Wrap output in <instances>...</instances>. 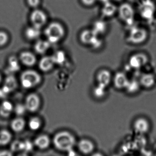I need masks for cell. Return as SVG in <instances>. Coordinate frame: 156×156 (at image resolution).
I'll list each match as a JSON object with an SVG mask.
<instances>
[{"label":"cell","instance_id":"6da1fadb","mask_svg":"<svg viewBox=\"0 0 156 156\" xmlns=\"http://www.w3.org/2000/svg\"><path fill=\"white\" fill-rule=\"evenodd\" d=\"M53 143L55 148L59 151L68 152L73 149L76 145V138L68 131H60L54 135Z\"/></svg>","mask_w":156,"mask_h":156},{"label":"cell","instance_id":"bcb514c9","mask_svg":"<svg viewBox=\"0 0 156 156\" xmlns=\"http://www.w3.org/2000/svg\"></svg>","mask_w":156,"mask_h":156},{"label":"cell","instance_id":"2e32d148","mask_svg":"<svg viewBox=\"0 0 156 156\" xmlns=\"http://www.w3.org/2000/svg\"><path fill=\"white\" fill-rule=\"evenodd\" d=\"M19 60L24 66L31 67L36 64L37 59L33 53L29 51H24L20 54Z\"/></svg>","mask_w":156,"mask_h":156},{"label":"cell","instance_id":"9c48e42d","mask_svg":"<svg viewBox=\"0 0 156 156\" xmlns=\"http://www.w3.org/2000/svg\"><path fill=\"white\" fill-rule=\"evenodd\" d=\"M24 105L27 111L30 112H35L40 107V98L36 94H30L26 98Z\"/></svg>","mask_w":156,"mask_h":156},{"label":"cell","instance_id":"d4e9b609","mask_svg":"<svg viewBox=\"0 0 156 156\" xmlns=\"http://www.w3.org/2000/svg\"><path fill=\"white\" fill-rule=\"evenodd\" d=\"M12 134L8 130L2 129L0 131V146L7 145L12 140Z\"/></svg>","mask_w":156,"mask_h":156},{"label":"cell","instance_id":"52a82bcc","mask_svg":"<svg viewBox=\"0 0 156 156\" xmlns=\"http://www.w3.org/2000/svg\"><path fill=\"white\" fill-rule=\"evenodd\" d=\"M30 21L32 26L41 29L46 23L47 16L45 13L40 9H36L30 15Z\"/></svg>","mask_w":156,"mask_h":156},{"label":"cell","instance_id":"3957f363","mask_svg":"<svg viewBox=\"0 0 156 156\" xmlns=\"http://www.w3.org/2000/svg\"><path fill=\"white\" fill-rule=\"evenodd\" d=\"M42 81L41 76L34 70H25L20 76V82L23 88L30 89L38 85Z\"/></svg>","mask_w":156,"mask_h":156},{"label":"cell","instance_id":"1f68e13d","mask_svg":"<svg viewBox=\"0 0 156 156\" xmlns=\"http://www.w3.org/2000/svg\"><path fill=\"white\" fill-rule=\"evenodd\" d=\"M24 142L15 140L13 141L11 144V150L12 152H19V151H24Z\"/></svg>","mask_w":156,"mask_h":156},{"label":"cell","instance_id":"cb8c5ba5","mask_svg":"<svg viewBox=\"0 0 156 156\" xmlns=\"http://www.w3.org/2000/svg\"><path fill=\"white\" fill-rule=\"evenodd\" d=\"M117 7L116 5L110 2L105 3L102 8V14L105 17H111L116 12Z\"/></svg>","mask_w":156,"mask_h":156},{"label":"cell","instance_id":"30bf717a","mask_svg":"<svg viewBox=\"0 0 156 156\" xmlns=\"http://www.w3.org/2000/svg\"><path fill=\"white\" fill-rule=\"evenodd\" d=\"M150 128V123L146 118L139 117L134 122L133 129L137 133L144 134L149 132Z\"/></svg>","mask_w":156,"mask_h":156},{"label":"cell","instance_id":"8fae6325","mask_svg":"<svg viewBox=\"0 0 156 156\" xmlns=\"http://www.w3.org/2000/svg\"><path fill=\"white\" fill-rule=\"evenodd\" d=\"M78 147L81 153L83 154L88 155L93 153L95 149V145L90 140L83 138L78 142Z\"/></svg>","mask_w":156,"mask_h":156},{"label":"cell","instance_id":"484cf974","mask_svg":"<svg viewBox=\"0 0 156 156\" xmlns=\"http://www.w3.org/2000/svg\"><path fill=\"white\" fill-rule=\"evenodd\" d=\"M92 30L97 35L101 34L106 32L107 30V25L104 21L98 20L93 24Z\"/></svg>","mask_w":156,"mask_h":156},{"label":"cell","instance_id":"7c38bea8","mask_svg":"<svg viewBox=\"0 0 156 156\" xmlns=\"http://www.w3.org/2000/svg\"><path fill=\"white\" fill-rule=\"evenodd\" d=\"M112 77L111 72L107 69H102L97 75L98 84L107 88L112 81Z\"/></svg>","mask_w":156,"mask_h":156},{"label":"cell","instance_id":"f6af8a7d","mask_svg":"<svg viewBox=\"0 0 156 156\" xmlns=\"http://www.w3.org/2000/svg\"></svg>","mask_w":156,"mask_h":156},{"label":"cell","instance_id":"f546056e","mask_svg":"<svg viewBox=\"0 0 156 156\" xmlns=\"http://www.w3.org/2000/svg\"><path fill=\"white\" fill-rule=\"evenodd\" d=\"M51 57L55 64L61 65L64 64L66 61V56L65 52L61 50L55 52Z\"/></svg>","mask_w":156,"mask_h":156},{"label":"cell","instance_id":"ab89813d","mask_svg":"<svg viewBox=\"0 0 156 156\" xmlns=\"http://www.w3.org/2000/svg\"><path fill=\"white\" fill-rule=\"evenodd\" d=\"M91 156H104L103 154L100 153H95L93 154Z\"/></svg>","mask_w":156,"mask_h":156},{"label":"cell","instance_id":"7402d4cb","mask_svg":"<svg viewBox=\"0 0 156 156\" xmlns=\"http://www.w3.org/2000/svg\"><path fill=\"white\" fill-rule=\"evenodd\" d=\"M40 35L41 29L33 26L27 27L25 31V35L28 40H36L39 37Z\"/></svg>","mask_w":156,"mask_h":156},{"label":"cell","instance_id":"7bdbcfd3","mask_svg":"<svg viewBox=\"0 0 156 156\" xmlns=\"http://www.w3.org/2000/svg\"><path fill=\"white\" fill-rule=\"evenodd\" d=\"M114 1H122V0H114Z\"/></svg>","mask_w":156,"mask_h":156},{"label":"cell","instance_id":"4fadbf2b","mask_svg":"<svg viewBox=\"0 0 156 156\" xmlns=\"http://www.w3.org/2000/svg\"><path fill=\"white\" fill-rule=\"evenodd\" d=\"M147 57L143 54H136L133 55L130 58L129 63L132 67L138 69L143 66L147 63Z\"/></svg>","mask_w":156,"mask_h":156},{"label":"cell","instance_id":"e0dca14e","mask_svg":"<svg viewBox=\"0 0 156 156\" xmlns=\"http://www.w3.org/2000/svg\"><path fill=\"white\" fill-rule=\"evenodd\" d=\"M51 56H45L42 58L38 63L39 69L44 72H48L53 69L55 65Z\"/></svg>","mask_w":156,"mask_h":156},{"label":"cell","instance_id":"d6986e66","mask_svg":"<svg viewBox=\"0 0 156 156\" xmlns=\"http://www.w3.org/2000/svg\"><path fill=\"white\" fill-rule=\"evenodd\" d=\"M13 104L8 101H3L0 105V115L3 118H7L13 112Z\"/></svg>","mask_w":156,"mask_h":156},{"label":"cell","instance_id":"277c9868","mask_svg":"<svg viewBox=\"0 0 156 156\" xmlns=\"http://www.w3.org/2000/svg\"><path fill=\"white\" fill-rule=\"evenodd\" d=\"M139 13L144 19L148 21L154 19L156 6L152 0H143L138 7Z\"/></svg>","mask_w":156,"mask_h":156},{"label":"cell","instance_id":"b9f144b4","mask_svg":"<svg viewBox=\"0 0 156 156\" xmlns=\"http://www.w3.org/2000/svg\"><path fill=\"white\" fill-rule=\"evenodd\" d=\"M2 76H1V75H0V83H1V81H2Z\"/></svg>","mask_w":156,"mask_h":156},{"label":"cell","instance_id":"74e56055","mask_svg":"<svg viewBox=\"0 0 156 156\" xmlns=\"http://www.w3.org/2000/svg\"><path fill=\"white\" fill-rule=\"evenodd\" d=\"M67 153H68L67 156H81L77 152L73 151V149L67 152Z\"/></svg>","mask_w":156,"mask_h":156},{"label":"cell","instance_id":"ba28073f","mask_svg":"<svg viewBox=\"0 0 156 156\" xmlns=\"http://www.w3.org/2000/svg\"><path fill=\"white\" fill-rule=\"evenodd\" d=\"M147 33L145 29L140 27H134L131 29L129 34L130 42L133 44H140L146 40Z\"/></svg>","mask_w":156,"mask_h":156},{"label":"cell","instance_id":"ffe728a7","mask_svg":"<svg viewBox=\"0 0 156 156\" xmlns=\"http://www.w3.org/2000/svg\"><path fill=\"white\" fill-rule=\"evenodd\" d=\"M17 86V81L13 76H10L5 79L4 84L3 86L2 90L7 94L13 91Z\"/></svg>","mask_w":156,"mask_h":156},{"label":"cell","instance_id":"44dd1931","mask_svg":"<svg viewBox=\"0 0 156 156\" xmlns=\"http://www.w3.org/2000/svg\"><path fill=\"white\" fill-rule=\"evenodd\" d=\"M154 76L150 73H145L141 76L139 80L140 84L146 88H150L155 83Z\"/></svg>","mask_w":156,"mask_h":156},{"label":"cell","instance_id":"83f0119b","mask_svg":"<svg viewBox=\"0 0 156 156\" xmlns=\"http://www.w3.org/2000/svg\"><path fill=\"white\" fill-rule=\"evenodd\" d=\"M140 84L139 81L137 80H129L128 83L125 87V90L127 91V92L129 93L133 94L138 91L140 88Z\"/></svg>","mask_w":156,"mask_h":156},{"label":"cell","instance_id":"4316f807","mask_svg":"<svg viewBox=\"0 0 156 156\" xmlns=\"http://www.w3.org/2000/svg\"><path fill=\"white\" fill-rule=\"evenodd\" d=\"M20 68V63L18 59L15 56L10 57L8 59V70L14 73L18 71Z\"/></svg>","mask_w":156,"mask_h":156},{"label":"cell","instance_id":"ac0fdd59","mask_svg":"<svg viewBox=\"0 0 156 156\" xmlns=\"http://www.w3.org/2000/svg\"><path fill=\"white\" fill-rule=\"evenodd\" d=\"M25 126V121L20 116H18L13 119L10 123L11 129L16 133H20L23 132Z\"/></svg>","mask_w":156,"mask_h":156},{"label":"cell","instance_id":"60d3db41","mask_svg":"<svg viewBox=\"0 0 156 156\" xmlns=\"http://www.w3.org/2000/svg\"><path fill=\"white\" fill-rule=\"evenodd\" d=\"M100 1H101L105 3L107 2H109L110 0H100Z\"/></svg>","mask_w":156,"mask_h":156},{"label":"cell","instance_id":"9a60e30c","mask_svg":"<svg viewBox=\"0 0 156 156\" xmlns=\"http://www.w3.org/2000/svg\"><path fill=\"white\" fill-rule=\"evenodd\" d=\"M129 79L125 73L118 72L112 78V81L115 88L118 89H125Z\"/></svg>","mask_w":156,"mask_h":156},{"label":"cell","instance_id":"7a4b0ae2","mask_svg":"<svg viewBox=\"0 0 156 156\" xmlns=\"http://www.w3.org/2000/svg\"><path fill=\"white\" fill-rule=\"evenodd\" d=\"M44 33L47 38V41L50 44H55L63 38L65 34V30L60 23L54 22L46 27Z\"/></svg>","mask_w":156,"mask_h":156},{"label":"cell","instance_id":"5b68a950","mask_svg":"<svg viewBox=\"0 0 156 156\" xmlns=\"http://www.w3.org/2000/svg\"><path fill=\"white\" fill-rule=\"evenodd\" d=\"M119 13L121 19L128 25L131 26L134 22L135 12L131 5L124 3L120 5Z\"/></svg>","mask_w":156,"mask_h":156},{"label":"cell","instance_id":"8d00e7d4","mask_svg":"<svg viewBox=\"0 0 156 156\" xmlns=\"http://www.w3.org/2000/svg\"><path fill=\"white\" fill-rule=\"evenodd\" d=\"M0 156H13V152L9 150H2L0 151Z\"/></svg>","mask_w":156,"mask_h":156},{"label":"cell","instance_id":"603a6c76","mask_svg":"<svg viewBox=\"0 0 156 156\" xmlns=\"http://www.w3.org/2000/svg\"><path fill=\"white\" fill-rule=\"evenodd\" d=\"M51 44L48 41L38 40L36 42L34 46L35 51L38 54L43 55L48 51Z\"/></svg>","mask_w":156,"mask_h":156},{"label":"cell","instance_id":"f35d334b","mask_svg":"<svg viewBox=\"0 0 156 156\" xmlns=\"http://www.w3.org/2000/svg\"><path fill=\"white\" fill-rule=\"evenodd\" d=\"M16 156H29L27 153L25 152H21L20 154H18Z\"/></svg>","mask_w":156,"mask_h":156},{"label":"cell","instance_id":"d6a6232c","mask_svg":"<svg viewBox=\"0 0 156 156\" xmlns=\"http://www.w3.org/2000/svg\"><path fill=\"white\" fill-rule=\"evenodd\" d=\"M27 111L25 106L24 104H18L14 107L13 111H14L16 114L18 116L21 117L22 115H24L25 113Z\"/></svg>","mask_w":156,"mask_h":156},{"label":"cell","instance_id":"ee69618b","mask_svg":"<svg viewBox=\"0 0 156 156\" xmlns=\"http://www.w3.org/2000/svg\"><path fill=\"white\" fill-rule=\"evenodd\" d=\"M116 156V155H115V156Z\"/></svg>","mask_w":156,"mask_h":156},{"label":"cell","instance_id":"4dcf8cb0","mask_svg":"<svg viewBox=\"0 0 156 156\" xmlns=\"http://www.w3.org/2000/svg\"><path fill=\"white\" fill-rule=\"evenodd\" d=\"M106 88L98 84L93 89V94L95 97L98 98H102L104 97L106 94Z\"/></svg>","mask_w":156,"mask_h":156},{"label":"cell","instance_id":"f1b7e54d","mask_svg":"<svg viewBox=\"0 0 156 156\" xmlns=\"http://www.w3.org/2000/svg\"><path fill=\"white\" fill-rule=\"evenodd\" d=\"M42 124L41 119L36 116L30 118L28 122V127L32 131H37L39 130L42 126Z\"/></svg>","mask_w":156,"mask_h":156},{"label":"cell","instance_id":"d590c367","mask_svg":"<svg viewBox=\"0 0 156 156\" xmlns=\"http://www.w3.org/2000/svg\"><path fill=\"white\" fill-rule=\"evenodd\" d=\"M98 0H81L82 2L84 5L91 6L94 4Z\"/></svg>","mask_w":156,"mask_h":156},{"label":"cell","instance_id":"5bb4252c","mask_svg":"<svg viewBox=\"0 0 156 156\" xmlns=\"http://www.w3.org/2000/svg\"><path fill=\"white\" fill-rule=\"evenodd\" d=\"M50 139L49 136L46 134H41L38 136L34 141V144L36 147L40 150H44L49 148L50 146Z\"/></svg>","mask_w":156,"mask_h":156},{"label":"cell","instance_id":"836d02e7","mask_svg":"<svg viewBox=\"0 0 156 156\" xmlns=\"http://www.w3.org/2000/svg\"><path fill=\"white\" fill-rule=\"evenodd\" d=\"M8 34L3 31H0V47L5 45L8 41Z\"/></svg>","mask_w":156,"mask_h":156},{"label":"cell","instance_id":"8992f818","mask_svg":"<svg viewBox=\"0 0 156 156\" xmlns=\"http://www.w3.org/2000/svg\"><path fill=\"white\" fill-rule=\"evenodd\" d=\"M93 30H86L80 34L81 41L86 45H89L94 48H98L101 44V40Z\"/></svg>","mask_w":156,"mask_h":156},{"label":"cell","instance_id":"e575fe53","mask_svg":"<svg viewBox=\"0 0 156 156\" xmlns=\"http://www.w3.org/2000/svg\"><path fill=\"white\" fill-rule=\"evenodd\" d=\"M29 6L33 8H36L40 4V0H27Z\"/></svg>","mask_w":156,"mask_h":156}]
</instances>
